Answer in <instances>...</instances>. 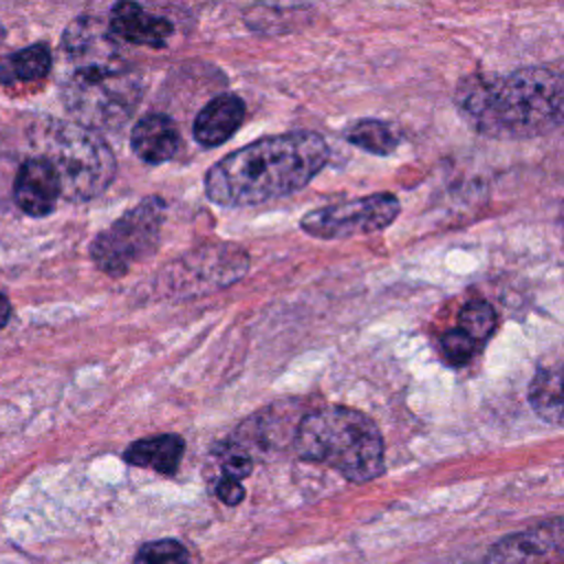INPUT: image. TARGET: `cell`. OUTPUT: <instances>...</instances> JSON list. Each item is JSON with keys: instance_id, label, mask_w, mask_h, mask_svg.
<instances>
[{"instance_id": "1", "label": "cell", "mask_w": 564, "mask_h": 564, "mask_svg": "<svg viewBox=\"0 0 564 564\" xmlns=\"http://www.w3.org/2000/svg\"><path fill=\"white\" fill-rule=\"evenodd\" d=\"M328 161L322 134L297 130L258 139L209 167L205 194L225 207H251L302 189Z\"/></svg>"}, {"instance_id": "2", "label": "cell", "mask_w": 564, "mask_h": 564, "mask_svg": "<svg viewBox=\"0 0 564 564\" xmlns=\"http://www.w3.org/2000/svg\"><path fill=\"white\" fill-rule=\"evenodd\" d=\"M463 119L494 139H529L562 123L564 84L555 66H531L509 75H469L456 86Z\"/></svg>"}, {"instance_id": "3", "label": "cell", "mask_w": 564, "mask_h": 564, "mask_svg": "<svg viewBox=\"0 0 564 564\" xmlns=\"http://www.w3.org/2000/svg\"><path fill=\"white\" fill-rule=\"evenodd\" d=\"M295 452L308 463L337 469L350 482H368L383 474V438L364 412L326 405L308 412L293 438Z\"/></svg>"}, {"instance_id": "4", "label": "cell", "mask_w": 564, "mask_h": 564, "mask_svg": "<svg viewBox=\"0 0 564 564\" xmlns=\"http://www.w3.org/2000/svg\"><path fill=\"white\" fill-rule=\"evenodd\" d=\"M62 95L79 126L112 130L128 121L137 108L143 95V79L123 55L77 62Z\"/></svg>"}, {"instance_id": "5", "label": "cell", "mask_w": 564, "mask_h": 564, "mask_svg": "<svg viewBox=\"0 0 564 564\" xmlns=\"http://www.w3.org/2000/svg\"><path fill=\"white\" fill-rule=\"evenodd\" d=\"M42 156L55 172L59 196L68 200H88L101 194L115 176V154L110 145L79 123L53 121L42 128L37 141Z\"/></svg>"}, {"instance_id": "6", "label": "cell", "mask_w": 564, "mask_h": 564, "mask_svg": "<svg viewBox=\"0 0 564 564\" xmlns=\"http://www.w3.org/2000/svg\"><path fill=\"white\" fill-rule=\"evenodd\" d=\"M163 220V198H143L93 240L90 256L95 264L112 278L128 273L134 262L154 253L161 238Z\"/></svg>"}, {"instance_id": "7", "label": "cell", "mask_w": 564, "mask_h": 564, "mask_svg": "<svg viewBox=\"0 0 564 564\" xmlns=\"http://www.w3.org/2000/svg\"><path fill=\"white\" fill-rule=\"evenodd\" d=\"M399 212H401L399 198L390 192H379V194L317 207L300 220V227L313 238L341 240L352 236L377 234L388 225H392Z\"/></svg>"}, {"instance_id": "8", "label": "cell", "mask_w": 564, "mask_h": 564, "mask_svg": "<svg viewBox=\"0 0 564 564\" xmlns=\"http://www.w3.org/2000/svg\"><path fill=\"white\" fill-rule=\"evenodd\" d=\"M249 269V258L236 245H216L189 251L172 262L163 286L170 295H196L231 284Z\"/></svg>"}, {"instance_id": "9", "label": "cell", "mask_w": 564, "mask_h": 564, "mask_svg": "<svg viewBox=\"0 0 564 564\" xmlns=\"http://www.w3.org/2000/svg\"><path fill=\"white\" fill-rule=\"evenodd\" d=\"M562 540V518H555L535 529L507 535L489 551L485 564H560Z\"/></svg>"}, {"instance_id": "10", "label": "cell", "mask_w": 564, "mask_h": 564, "mask_svg": "<svg viewBox=\"0 0 564 564\" xmlns=\"http://www.w3.org/2000/svg\"><path fill=\"white\" fill-rule=\"evenodd\" d=\"M108 31L115 40L150 48H163L172 37L174 26L170 20L148 13L143 7L134 2H119L110 11Z\"/></svg>"}, {"instance_id": "11", "label": "cell", "mask_w": 564, "mask_h": 564, "mask_svg": "<svg viewBox=\"0 0 564 564\" xmlns=\"http://www.w3.org/2000/svg\"><path fill=\"white\" fill-rule=\"evenodd\" d=\"M13 198L29 216L51 214L59 198V183L53 167L40 156L24 161L15 174Z\"/></svg>"}, {"instance_id": "12", "label": "cell", "mask_w": 564, "mask_h": 564, "mask_svg": "<svg viewBox=\"0 0 564 564\" xmlns=\"http://www.w3.org/2000/svg\"><path fill=\"white\" fill-rule=\"evenodd\" d=\"M130 145L141 161L150 165H159L170 161L176 154L181 145V134L176 123L167 115L150 112L134 123L130 134Z\"/></svg>"}, {"instance_id": "13", "label": "cell", "mask_w": 564, "mask_h": 564, "mask_svg": "<svg viewBox=\"0 0 564 564\" xmlns=\"http://www.w3.org/2000/svg\"><path fill=\"white\" fill-rule=\"evenodd\" d=\"M245 119V104L240 97L231 93H223L207 101L203 110L194 119V139L205 145L214 148L225 143L242 123Z\"/></svg>"}, {"instance_id": "14", "label": "cell", "mask_w": 564, "mask_h": 564, "mask_svg": "<svg viewBox=\"0 0 564 564\" xmlns=\"http://www.w3.org/2000/svg\"><path fill=\"white\" fill-rule=\"evenodd\" d=\"M185 443L176 434H159L134 441L126 452L123 460L134 467H148L159 474H174L183 458Z\"/></svg>"}, {"instance_id": "15", "label": "cell", "mask_w": 564, "mask_h": 564, "mask_svg": "<svg viewBox=\"0 0 564 564\" xmlns=\"http://www.w3.org/2000/svg\"><path fill=\"white\" fill-rule=\"evenodd\" d=\"M53 57L46 44H31L26 48L15 51L9 57H0V84L18 86V84H35L42 82L51 70Z\"/></svg>"}, {"instance_id": "16", "label": "cell", "mask_w": 564, "mask_h": 564, "mask_svg": "<svg viewBox=\"0 0 564 564\" xmlns=\"http://www.w3.org/2000/svg\"><path fill=\"white\" fill-rule=\"evenodd\" d=\"M529 403L535 414L551 423H562V370L560 366H546L535 372L529 383Z\"/></svg>"}, {"instance_id": "17", "label": "cell", "mask_w": 564, "mask_h": 564, "mask_svg": "<svg viewBox=\"0 0 564 564\" xmlns=\"http://www.w3.org/2000/svg\"><path fill=\"white\" fill-rule=\"evenodd\" d=\"M346 139H348V143L361 148L364 152L379 154V156H388L390 152H394V148L399 143L394 130L386 121H379V119L355 121L346 130Z\"/></svg>"}, {"instance_id": "18", "label": "cell", "mask_w": 564, "mask_h": 564, "mask_svg": "<svg viewBox=\"0 0 564 564\" xmlns=\"http://www.w3.org/2000/svg\"><path fill=\"white\" fill-rule=\"evenodd\" d=\"M456 328L463 330L478 346H482L496 328V313H494L491 304H487L482 300H474V302L465 304L458 313V326Z\"/></svg>"}, {"instance_id": "19", "label": "cell", "mask_w": 564, "mask_h": 564, "mask_svg": "<svg viewBox=\"0 0 564 564\" xmlns=\"http://www.w3.org/2000/svg\"><path fill=\"white\" fill-rule=\"evenodd\" d=\"M132 564H189V551L176 540L145 542Z\"/></svg>"}, {"instance_id": "20", "label": "cell", "mask_w": 564, "mask_h": 564, "mask_svg": "<svg viewBox=\"0 0 564 564\" xmlns=\"http://www.w3.org/2000/svg\"><path fill=\"white\" fill-rule=\"evenodd\" d=\"M441 346V355L449 366H465L467 361L474 359V355L478 352V344L474 339H469L463 330L458 328H449L441 335L438 339Z\"/></svg>"}, {"instance_id": "21", "label": "cell", "mask_w": 564, "mask_h": 564, "mask_svg": "<svg viewBox=\"0 0 564 564\" xmlns=\"http://www.w3.org/2000/svg\"><path fill=\"white\" fill-rule=\"evenodd\" d=\"M220 465H223V476H229V478H236V480L249 476L251 467H253L251 456L240 445H227V449L223 452Z\"/></svg>"}, {"instance_id": "22", "label": "cell", "mask_w": 564, "mask_h": 564, "mask_svg": "<svg viewBox=\"0 0 564 564\" xmlns=\"http://www.w3.org/2000/svg\"><path fill=\"white\" fill-rule=\"evenodd\" d=\"M214 491H216V496H218L225 505H229V507L238 505V502L245 498V487L240 485V480L229 478V476H220V478L216 480Z\"/></svg>"}, {"instance_id": "23", "label": "cell", "mask_w": 564, "mask_h": 564, "mask_svg": "<svg viewBox=\"0 0 564 564\" xmlns=\"http://www.w3.org/2000/svg\"><path fill=\"white\" fill-rule=\"evenodd\" d=\"M9 315H11V304H9L7 295L0 291V328L9 322Z\"/></svg>"}]
</instances>
